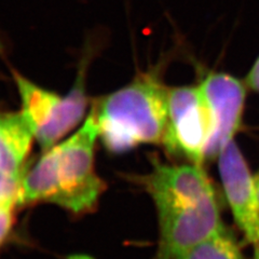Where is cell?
Listing matches in <instances>:
<instances>
[{
    "label": "cell",
    "instance_id": "cell-1",
    "mask_svg": "<svg viewBox=\"0 0 259 259\" xmlns=\"http://www.w3.org/2000/svg\"><path fill=\"white\" fill-rule=\"evenodd\" d=\"M151 169L128 176L148 193L156 208L158 241L150 259H182L225 228L221 204L203 165L174 164L150 158Z\"/></svg>",
    "mask_w": 259,
    "mask_h": 259
},
{
    "label": "cell",
    "instance_id": "cell-2",
    "mask_svg": "<svg viewBox=\"0 0 259 259\" xmlns=\"http://www.w3.org/2000/svg\"><path fill=\"white\" fill-rule=\"evenodd\" d=\"M97 139L90 113L69 139L44 151L24 175L22 206L49 203L76 217L93 213L106 189L95 168Z\"/></svg>",
    "mask_w": 259,
    "mask_h": 259
},
{
    "label": "cell",
    "instance_id": "cell-3",
    "mask_svg": "<svg viewBox=\"0 0 259 259\" xmlns=\"http://www.w3.org/2000/svg\"><path fill=\"white\" fill-rule=\"evenodd\" d=\"M168 95L169 89L151 71L94 103L91 113L106 149L121 153L143 144H162Z\"/></svg>",
    "mask_w": 259,
    "mask_h": 259
},
{
    "label": "cell",
    "instance_id": "cell-4",
    "mask_svg": "<svg viewBox=\"0 0 259 259\" xmlns=\"http://www.w3.org/2000/svg\"><path fill=\"white\" fill-rule=\"evenodd\" d=\"M85 65H81L75 84L66 95L39 87L20 72L12 70L22 103V113L42 152L55 146L85 116Z\"/></svg>",
    "mask_w": 259,
    "mask_h": 259
},
{
    "label": "cell",
    "instance_id": "cell-5",
    "mask_svg": "<svg viewBox=\"0 0 259 259\" xmlns=\"http://www.w3.org/2000/svg\"><path fill=\"white\" fill-rule=\"evenodd\" d=\"M212 134V122L198 87L169 89L168 118L162 144L176 159L203 165Z\"/></svg>",
    "mask_w": 259,
    "mask_h": 259
},
{
    "label": "cell",
    "instance_id": "cell-6",
    "mask_svg": "<svg viewBox=\"0 0 259 259\" xmlns=\"http://www.w3.org/2000/svg\"><path fill=\"white\" fill-rule=\"evenodd\" d=\"M221 183L234 224L253 246L259 242V200L255 175L250 173L247 162L232 141L217 157Z\"/></svg>",
    "mask_w": 259,
    "mask_h": 259
},
{
    "label": "cell",
    "instance_id": "cell-7",
    "mask_svg": "<svg viewBox=\"0 0 259 259\" xmlns=\"http://www.w3.org/2000/svg\"><path fill=\"white\" fill-rule=\"evenodd\" d=\"M246 84L225 72H214L199 85L207 107L212 134L207 148V160H214L240 130L244 111Z\"/></svg>",
    "mask_w": 259,
    "mask_h": 259
},
{
    "label": "cell",
    "instance_id": "cell-8",
    "mask_svg": "<svg viewBox=\"0 0 259 259\" xmlns=\"http://www.w3.org/2000/svg\"><path fill=\"white\" fill-rule=\"evenodd\" d=\"M34 139L22 111H0V171L24 177Z\"/></svg>",
    "mask_w": 259,
    "mask_h": 259
},
{
    "label": "cell",
    "instance_id": "cell-9",
    "mask_svg": "<svg viewBox=\"0 0 259 259\" xmlns=\"http://www.w3.org/2000/svg\"><path fill=\"white\" fill-rule=\"evenodd\" d=\"M182 259H246L237 237L225 227L199 243Z\"/></svg>",
    "mask_w": 259,
    "mask_h": 259
},
{
    "label": "cell",
    "instance_id": "cell-10",
    "mask_svg": "<svg viewBox=\"0 0 259 259\" xmlns=\"http://www.w3.org/2000/svg\"><path fill=\"white\" fill-rule=\"evenodd\" d=\"M23 178L0 171V206H22Z\"/></svg>",
    "mask_w": 259,
    "mask_h": 259
},
{
    "label": "cell",
    "instance_id": "cell-11",
    "mask_svg": "<svg viewBox=\"0 0 259 259\" xmlns=\"http://www.w3.org/2000/svg\"><path fill=\"white\" fill-rule=\"evenodd\" d=\"M15 207L0 206V248L9 241L16 223Z\"/></svg>",
    "mask_w": 259,
    "mask_h": 259
},
{
    "label": "cell",
    "instance_id": "cell-12",
    "mask_svg": "<svg viewBox=\"0 0 259 259\" xmlns=\"http://www.w3.org/2000/svg\"><path fill=\"white\" fill-rule=\"evenodd\" d=\"M244 82L250 90L259 92V56L253 64L252 68L249 69Z\"/></svg>",
    "mask_w": 259,
    "mask_h": 259
},
{
    "label": "cell",
    "instance_id": "cell-13",
    "mask_svg": "<svg viewBox=\"0 0 259 259\" xmlns=\"http://www.w3.org/2000/svg\"><path fill=\"white\" fill-rule=\"evenodd\" d=\"M252 259H259V242L254 245V254Z\"/></svg>",
    "mask_w": 259,
    "mask_h": 259
},
{
    "label": "cell",
    "instance_id": "cell-14",
    "mask_svg": "<svg viewBox=\"0 0 259 259\" xmlns=\"http://www.w3.org/2000/svg\"><path fill=\"white\" fill-rule=\"evenodd\" d=\"M255 185H256V191H257V197L259 200V172L255 175Z\"/></svg>",
    "mask_w": 259,
    "mask_h": 259
}]
</instances>
